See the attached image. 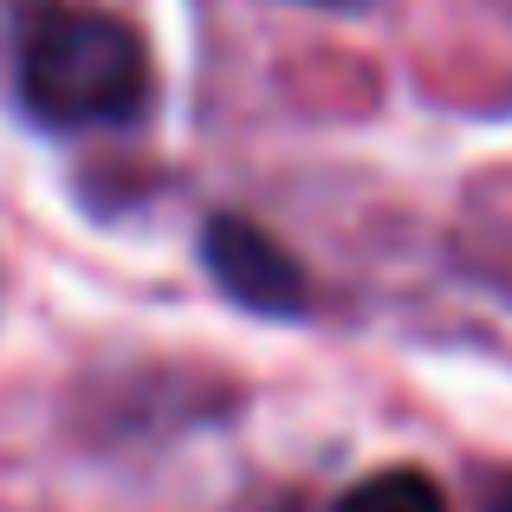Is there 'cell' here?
<instances>
[{
    "label": "cell",
    "instance_id": "1",
    "mask_svg": "<svg viewBox=\"0 0 512 512\" xmlns=\"http://www.w3.org/2000/svg\"><path fill=\"white\" fill-rule=\"evenodd\" d=\"M13 98L46 130L130 124L150 104V52L137 26L78 0H39L13 26Z\"/></svg>",
    "mask_w": 512,
    "mask_h": 512
},
{
    "label": "cell",
    "instance_id": "2",
    "mask_svg": "<svg viewBox=\"0 0 512 512\" xmlns=\"http://www.w3.org/2000/svg\"><path fill=\"white\" fill-rule=\"evenodd\" d=\"M201 260H208L214 286L234 305L260 318H299L305 312V273L266 227H253L247 214H214L201 234Z\"/></svg>",
    "mask_w": 512,
    "mask_h": 512
},
{
    "label": "cell",
    "instance_id": "3",
    "mask_svg": "<svg viewBox=\"0 0 512 512\" xmlns=\"http://www.w3.org/2000/svg\"><path fill=\"white\" fill-rule=\"evenodd\" d=\"M331 512H448V500H441V487L428 474H415V467H383V474L357 480Z\"/></svg>",
    "mask_w": 512,
    "mask_h": 512
},
{
    "label": "cell",
    "instance_id": "4",
    "mask_svg": "<svg viewBox=\"0 0 512 512\" xmlns=\"http://www.w3.org/2000/svg\"><path fill=\"white\" fill-rule=\"evenodd\" d=\"M312 7H363V0H312Z\"/></svg>",
    "mask_w": 512,
    "mask_h": 512
},
{
    "label": "cell",
    "instance_id": "5",
    "mask_svg": "<svg viewBox=\"0 0 512 512\" xmlns=\"http://www.w3.org/2000/svg\"><path fill=\"white\" fill-rule=\"evenodd\" d=\"M500 512H512V487H506V500H500Z\"/></svg>",
    "mask_w": 512,
    "mask_h": 512
}]
</instances>
